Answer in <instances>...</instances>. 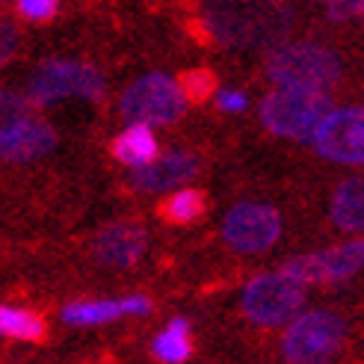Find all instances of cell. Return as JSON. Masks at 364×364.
Returning a JSON list of instances; mask_svg holds the SVG:
<instances>
[{"mask_svg":"<svg viewBox=\"0 0 364 364\" xmlns=\"http://www.w3.org/2000/svg\"><path fill=\"white\" fill-rule=\"evenodd\" d=\"M335 110L323 92H308V89H287L279 86L269 92L261 104V119L272 134L296 136V139H314L323 122Z\"/></svg>","mask_w":364,"mask_h":364,"instance_id":"1","label":"cell"},{"mask_svg":"<svg viewBox=\"0 0 364 364\" xmlns=\"http://www.w3.org/2000/svg\"><path fill=\"white\" fill-rule=\"evenodd\" d=\"M269 77L287 89H308L323 92L341 75V63L332 50L317 45H287L267 60Z\"/></svg>","mask_w":364,"mask_h":364,"instance_id":"2","label":"cell"},{"mask_svg":"<svg viewBox=\"0 0 364 364\" xmlns=\"http://www.w3.org/2000/svg\"><path fill=\"white\" fill-rule=\"evenodd\" d=\"M347 338V323L332 311L299 314L284 332V355L294 364H329Z\"/></svg>","mask_w":364,"mask_h":364,"instance_id":"3","label":"cell"},{"mask_svg":"<svg viewBox=\"0 0 364 364\" xmlns=\"http://www.w3.org/2000/svg\"><path fill=\"white\" fill-rule=\"evenodd\" d=\"M184 101L187 95L181 80H172L169 75H145L124 92L122 113L142 127L169 124L184 113Z\"/></svg>","mask_w":364,"mask_h":364,"instance_id":"4","label":"cell"},{"mask_svg":"<svg viewBox=\"0 0 364 364\" xmlns=\"http://www.w3.org/2000/svg\"><path fill=\"white\" fill-rule=\"evenodd\" d=\"M305 299V287L284 272H269V276L252 279L243 290V311L258 326H279L290 320Z\"/></svg>","mask_w":364,"mask_h":364,"instance_id":"5","label":"cell"},{"mask_svg":"<svg viewBox=\"0 0 364 364\" xmlns=\"http://www.w3.org/2000/svg\"><path fill=\"white\" fill-rule=\"evenodd\" d=\"M104 92V80L95 68L83 63H68V60H50L45 63L36 75L30 77V95L48 104L53 98L65 95H80V98H98Z\"/></svg>","mask_w":364,"mask_h":364,"instance_id":"6","label":"cell"},{"mask_svg":"<svg viewBox=\"0 0 364 364\" xmlns=\"http://www.w3.org/2000/svg\"><path fill=\"white\" fill-rule=\"evenodd\" d=\"M279 231H282L279 213L269 205H258V202L234 205L223 223V237L228 240V246L240 252L267 249L269 243H276Z\"/></svg>","mask_w":364,"mask_h":364,"instance_id":"7","label":"cell"},{"mask_svg":"<svg viewBox=\"0 0 364 364\" xmlns=\"http://www.w3.org/2000/svg\"><path fill=\"white\" fill-rule=\"evenodd\" d=\"M314 145L323 157L335 163H364V110H335L317 131Z\"/></svg>","mask_w":364,"mask_h":364,"instance_id":"8","label":"cell"},{"mask_svg":"<svg viewBox=\"0 0 364 364\" xmlns=\"http://www.w3.org/2000/svg\"><path fill=\"white\" fill-rule=\"evenodd\" d=\"M53 145H57V134L33 116L4 122V131H0V154H4V160H30L50 151Z\"/></svg>","mask_w":364,"mask_h":364,"instance_id":"9","label":"cell"},{"mask_svg":"<svg viewBox=\"0 0 364 364\" xmlns=\"http://www.w3.org/2000/svg\"><path fill=\"white\" fill-rule=\"evenodd\" d=\"M92 252L101 264H110V267H131L139 261V255L145 252V231L134 223H119L104 228L95 243Z\"/></svg>","mask_w":364,"mask_h":364,"instance_id":"10","label":"cell"},{"mask_svg":"<svg viewBox=\"0 0 364 364\" xmlns=\"http://www.w3.org/2000/svg\"><path fill=\"white\" fill-rule=\"evenodd\" d=\"M196 169H198L196 157H190L184 151H172V154L157 157L154 163H149V166L134 169L131 184L136 190H145V193H160V190H169V187L181 184V181L193 178Z\"/></svg>","mask_w":364,"mask_h":364,"instance_id":"11","label":"cell"},{"mask_svg":"<svg viewBox=\"0 0 364 364\" xmlns=\"http://www.w3.org/2000/svg\"><path fill=\"white\" fill-rule=\"evenodd\" d=\"M332 220L347 231H364V178H350L335 190Z\"/></svg>","mask_w":364,"mask_h":364,"instance_id":"12","label":"cell"},{"mask_svg":"<svg viewBox=\"0 0 364 364\" xmlns=\"http://www.w3.org/2000/svg\"><path fill=\"white\" fill-rule=\"evenodd\" d=\"M113 154L127 163V166H149V163L157 160V139L149 127L142 124H131L124 134H119V139L113 142Z\"/></svg>","mask_w":364,"mask_h":364,"instance_id":"13","label":"cell"},{"mask_svg":"<svg viewBox=\"0 0 364 364\" xmlns=\"http://www.w3.org/2000/svg\"><path fill=\"white\" fill-rule=\"evenodd\" d=\"M127 314L124 302L119 299H104V302H71L63 308V320L71 326H98V323H110L116 317Z\"/></svg>","mask_w":364,"mask_h":364,"instance_id":"14","label":"cell"},{"mask_svg":"<svg viewBox=\"0 0 364 364\" xmlns=\"http://www.w3.org/2000/svg\"><path fill=\"white\" fill-rule=\"evenodd\" d=\"M323 267H326V279H347L353 272H358L364 267V240H350L341 243L329 252H320Z\"/></svg>","mask_w":364,"mask_h":364,"instance_id":"15","label":"cell"},{"mask_svg":"<svg viewBox=\"0 0 364 364\" xmlns=\"http://www.w3.org/2000/svg\"><path fill=\"white\" fill-rule=\"evenodd\" d=\"M154 355L163 358V361H169V364H181V361L190 355V326H187V320L175 317L166 326V332L157 335Z\"/></svg>","mask_w":364,"mask_h":364,"instance_id":"16","label":"cell"},{"mask_svg":"<svg viewBox=\"0 0 364 364\" xmlns=\"http://www.w3.org/2000/svg\"><path fill=\"white\" fill-rule=\"evenodd\" d=\"M0 332L6 338H18V341H39L45 335V326L39 317L24 311V308L4 305L0 308Z\"/></svg>","mask_w":364,"mask_h":364,"instance_id":"17","label":"cell"},{"mask_svg":"<svg viewBox=\"0 0 364 364\" xmlns=\"http://www.w3.org/2000/svg\"><path fill=\"white\" fill-rule=\"evenodd\" d=\"M282 272H284L287 279L299 282L302 287L305 284H314V282H329V279H326V267H323L320 255H296V258L284 261Z\"/></svg>","mask_w":364,"mask_h":364,"instance_id":"18","label":"cell"},{"mask_svg":"<svg viewBox=\"0 0 364 364\" xmlns=\"http://www.w3.org/2000/svg\"><path fill=\"white\" fill-rule=\"evenodd\" d=\"M202 208H205V202L196 190H178V193H172V198L166 202L163 210H166V216L172 223H190L202 213Z\"/></svg>","mask_w":364,"mask_h":364,"instance_id":"19","label":"cell"},{"mask_svg":"<svg viewBox=\"0 0 364 364\" xmlns=\"http://www.w3.org/2000/svg\"><path fill=\"white\" fill-rule=\"evenodd\" d=\"M213 75L210 71H187L184 80H181V89H184V95L193 98V101H205L208 95H213Z\"/></svg>","mask_w":364,"mask_h":364,"instance_id":"20","label":"cell"},{"mask_svg":"<svg viewBox=\"0 0 364 364\" xmlns=\"http://www.w3.org/2000/svg\"><path fill=\"white\" fill-rule=\"evenodd\" d=\"M18 12L24 18H33V21H45V18H50L57 12V4H53V0H21V4H18Z\"/></svg>","mask_w":364,"mask_h":364,"instance_id":"21","label":"cell"},{"mask_svg":"<svg viewBox=\"0 0 364 364\" xmlns=\"http://www.w3.org/2000/svg\"><path fill=\"white\" fill-rule=\"evenodd\" d=\"M246 95L237 92V89H220L216 92V107L220 110H228V113H237V110H246Z\"/></svg>","mask_w":364,"mask_h":364,"instance_id":"22","label":"cell"},{"mask_svg":"<svg viewBox=\"0 0 364 364\" xmlns=\"http://www.w3.org/2000/svg\"><path fill=\"white\" fill-rule=\"evenodd\" d=\"M355 12H364V4H332L329 6L332 18H347V15H355Z\"/></svg>","mask_w":364,"mask_h":364,"instance_id":"23","label":"cell"},{"mask_svg":"<svg viewBox=\"0 0 364 364\" xmlns=\"http://www.w3.org/2000/svg\"><path fill=\"white\" fill-rule=\"evenodd\" d=\"M15 45V36H12V27H4V57H9V48Z\"/></svg>","mask_w":364,"mask_h":364,"instance_id":"24","label":"cell"}]
</instances>
